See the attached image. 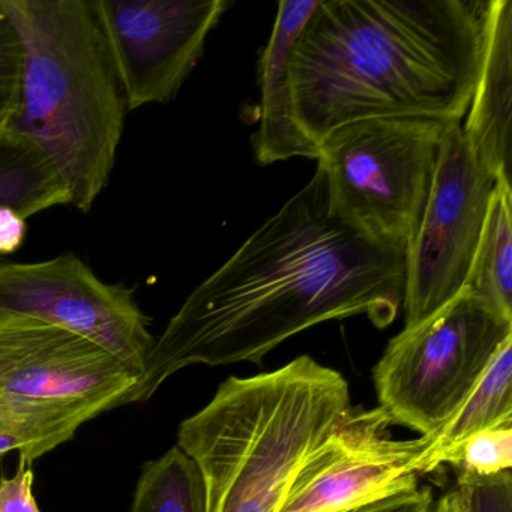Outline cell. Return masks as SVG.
Masks as SVG:
<instances>
[{"mask_svg": "<svg viewBox=\"0 0 512 512\" xmlns=\"http://www.w3.org/2000/svg\"><path fill=\"white\" fill-rule=\"evenodd\" d=\"M28 236V220L8 206H0V257L17 253Z\"/></svg>", "mask_w": 512, "mask_h": 512, "instance_id": "obj_24", "label": "cell"}, {"mask_svg": "<svg viewBox=\"0 0 512 512\" xmlns=\"http://www.w3.org/2000/svg\"><path fill=\"white\" fill-rule=\"evenodd\" d=\"M112 353L67 329L0 314V400L40 404L85 424L136 385Z\"/></svg>", "mask_w": 512, "mask_h": 512, "instance_id": "obj_10", "label": "cell"}, {"mask_svg": "<svg viewBox=\"0 0 512 512\" xmlns=\"http://www.w3.org/2000/svg\"><path fill=\"white\" fill-rule=\"evenodd\" d=\"M466 289L512 320L511 179H497Z\"/></svg>", "mask_w": 512, "mask_h": 512, "instance_id": "obj_16", "label": "cell"}, {"mask_svg": "<svg viewBox=\"0 0 512 512\" xmlns=\"http://www.w3.org/2000/svg\"><path fill=\"white\" fill-rule=\"evenodd\" d=\"M446 122L379 118L352 122L319 143L332 208L347 223L407 253L430 196Z\"/></svg>", "mask_w": 512, "mask_h": 512, "instance_id": "obj_5", "label": "cell"}, {"mask_svg": "<svg viewBox=\"0 0 512 512\" xmlns=\"http://www.w3.org/2000/svg\"><path fill=\"white\" fill-rule=\"evenodd\" d=\"M512 125V2H484L481 55L463 130L467 146L494 179L509 178Z\"/></svg>", "mask_w": 512, "mask_h": 512, "instance_id": "obj_12", "label": "cell"}, {"mask_svg": "<svg viewBox=\"0 0 512 512\" xmlns=\"http://www.w3.org/2000/svg\"><path fill=\"white\" fill-rule=\"evenodd\" d=\"M433 512H467L466 505L461 499L457 488L443 494L437 502H434Z\"/></svg>", "mask_w": 512, "mask_h": 512, "instance_id": "obj_25", "label": "cell"}, {"mask_svg": "<svg viewBox=\"0 0 512 512\" xmlns=\"http://www.w3.org/2000/svg\"><path fill=\"white\" fill-rule=\"evenodd\" d=\"M404 272V251L334 211L317 166L311 181L187 296L119 406L148 401L191 365L262 364L284 341L329 320L367 316L388 328L403 308Z\"/></svg>", "mask_w": 512, "mask_h": 512, "instance_id": "obj_1", "label": "cell"}, {"mask_svg": "<svg viewBox=\"0 0 512 512\" xmlns=\"http://www.w3.org/2000/svg\"><path fill=\"white\" fill-rule=\"evenodd\" d=\"M479 0H319L289 59L296 127L319 146L364 119L461 124L481 55Z\"/></svg>", "mask_w": 512, "mask_h": 512, "instance_id": "obj_2", "label": "cell"}, {"mask_svg": "<svg viewBox=\"0 0 512 512\" xmlns=\"http://www.w3.org/2000/svg\"><path fill=\"white\" fill-rule=\"evenodd\" d=\"M82 424L53 407L0 400V455L17 451L31 466L37 458L68 442Z\"/></svg>", "mask_w": 512, "mask_h": 512, "instance_id": "obj_18", "label": "cell"}, {"mask_svg": "<svg viewBox=\"0 0 512 512\" xmlns=\"http://www.w3.org/2000/svg\"><path fill=\"white\" fill-rule=\"evenodd\" d=\"M455 488L467 512H512L511 470L488 476L458 472Z\"/></svg>", "mask_w": 512, "mask_h": 512, "instance_id": "obj_21", "label": "cell"}, {"mask_svg": "<svg viewBox=\"0 0 512 512\" xmlns=\"http://www.w3.org/2000/svg\"><path fill=\"white\" fill-rule=\"evenodd\" d=\"M34 472L23 458L13 478L0 476V512H41L34 491Z\"/></svg>", "mask_w": 512, "mask_h": 512, "instance_id": "obj_22", "label": "cell"}, {"mask_svg": "<svg viewBox=\"0 0 512 512\" xmlns=\"http://www.w3.org/2000/svg\"><path fill=\"white\" fill-rule=\"evenodd\" d=\"M319 0H290L278 4L277 19L260 59V125L253 137L254 154L262 166L302 157L319 160L314 145L296 127L292 113L289 59L299 32Z\"/></svg>", "mask_w": 512, "mask_h": 512, "instance_id": "obj_13", "label": "cell"}, {"mask_svg": "<svg viewBox=\"0 0 512 512\" xmlns=\"http://www.w3.org/2000/svg\"><path fill=\"white\" fill-rule=\"evenodd\" d=\"M128 110L167 104L205 52L226 0H91Z\"/></svg>", "mask_w": 512, "mask_h": 512, "instance_id": "obj_11", "label": "cell"}, {"mask_svg": "<svg viewBox=\"0 0 512 512\" xmlns=\"http://www.w3.org/2000/svg\"><path fill=\"white\" fill-rule=\"evenodd\" d=\"M509 337L512 320L464 289L433 316L389 340L373 368L380 409L392 424L421 436L436 433Z\"/></svg>", "mask_w": 512, "mask_h": 512, "instance_id": "obj_6", "label": "cell"}, {"mask_svg": "<svg viewBox=\"0 0 512 512\" xmlns=\"http://www.w3.org/2000/svg\"><path fill=\"white\" fill-rule=\"evenodd\" d=\"M512 419V337L500 346L466 400L436 433L428 434V473L448 464L473 434Z\"/></svg>", "mask_w": 512, "mask_h": 512, "instance_id": "obj_15", "label": "cell"}, {"mask_svg": "<svg viewBox=\"0 0 512 512\" xmlns=\"http://www.w3.org/2000/svg\"><path fill=\"white\" fill-rule=\"evenodd\" d=\"M0 314L31 317L91 340L137 379L155 344L136 289L106 283L74 254L41 262L0 259Z\"/></svg>", "mask_w": 512, "mask_h": 512, "instance_id": "obj_8", "label": "cell"}, {"mask_svg": "<svg viewBox=\"0 0 512 512\" xmlns=\"http://www.w3.org/2000/svg\"><path fill=\"white\" fill-rule=\"evenodd\" d=\"M0 206L23 218L71 206V193L49 155L22 131H0Z\"/></svg>", "mask_w": 512, "mask_h": 512, "instance_id": "obj_14", "label": "cell"}, {"mask_svg": "<svg viewBox=\"0 0 512 512\" xmlns=\"http://www.w3.org/2000/svg\"><path fill=\"white\" fill-rule=\"evenodd\" d=\"M350 407L343 374L308 355L229 377L178 431L205 479L208 512H278L305 458Z\"/></svg>", "mask_w": 512, "mask_h": 512, "instance_id": "obj_3", "label": "cell"}, {"mask_svg": "<svg viewBox=\"0 0 512 512\" xmlns=\"http://www.w3.org/2000/svg\"><path fill=\"white\" fill-rule=\"evenodd\" d=\"M433 491L428 487H413L391 494L352 512H433Z\"/></svg>", "mask_w": 512, "mask_h": 512, "instance_id": "obj_23", "label": "cell"}, {"mask_svg": "<svg viewBox=\"0 0 512 512\" xmlns=\"http://www.w3.org/2000/svg\"><path fill=\"white\" fill-rule=\"evenodd\" d=\"M23 47L11 127L31 137L89 212L110 184L128 107L91 0H0Z\"/></svg>", "mask_w": 512, "mask_h": 512, "instance_id": "obj_4", "label": "cell"}, {"mask_svg": "<svg viewBox=\"0 0 512 512\" xmlns=\"http://www.w3.org/2000/svg\"><path fill=\"white\" fill-rule=\"evenodd\" d=\"M23 47L10 17L0 10V131L16 118L22 94Z\"/></svg>", "mask_w": 512, "mask_h": 512, "instance_id": "obj_20", "label": "cell"}, {"mask_svg": "<svg viewBox=\"0 0 512 512\" xmlns=\"http://www.w3.org/2000/svg\"><path fill=\"white\" fill-rule=\"evenodd\" d=\"M457 472L488 476L511 470L512 419L485 428L464 440L449 460Z\"/></svg>", "mask_w": 512, "mask_h": 512, "instance_id": "obj_19", "label": "cell"}, {"mask_svg": "<svg viewBox=\"0 0 512 512\" xmlns=\"http://www.w3.org/2000/svg\"><path fill=\"white\" fill-rule=\"evenodd\" d=\"M391 425L380 407H350L305 458L278 512H352L418 487L427 436L394 439Z\"/></svg>", "mask_w": 512, "mask_h": 512, "instance_id": "obj_9", "label": "cell"}, {"mask_svg": "<svg viewBox=\"0 0 512 512\" xmlns=\"http://www.w3.org/2000/svg\"><path fill=\"white\" fill-rule=\"evenodd\" d=\"M494 184L473 157L461 124L449 122L430 196L406 253L404 328L433 316L466 289Z\"/></svg>", "mask_w": 512, "mask_h": 512, "instance_id": "obj_7", "label": "cell"}, {"mask_svg": "<svg viewBox=\"0 0 512 512\" xmlns=\"http://www.w3.org/2000/svg\"><path fill=\"white\" fill-rule=\"evenodd\" d=\"M131 512H208L205 479L178 445L143 466Z\"/></svg>", "mask_w": 512, "mask_h": 512, "instance_id": "obj_17", "label": "cell"}]
</instances>
